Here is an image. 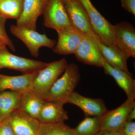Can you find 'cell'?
Here are the masks:
<instances>
[{
	"label": "cell",
	"instance_id": "cell-1",
	"mask_svg": "<svg viewBox=\"0 0 135 135\" xmlns=\"http://www.w3.org/2000/svg\"><path fill=\"white\" fill-rule=\"evenodd\" d=\"M80 80L79 68L74 63L68 64L63 75L59 78L43 98L45 101H56L66 103L74 92Z\"/></svg>",
	"mask_w": 135,
	"mask_h": 135
},
{
	"label": "cell",
	"instance_id": "cell-2",
	"mask_svg": "<svg viewBox=\"0 0 135 135\" xmlns=\"http://www.w3.org/2000/svg\"><path fill=\"white\" fill-rule=\"evenodd\" d=\"M68 64L65 58L48 63L46 67L38 71L31 91L43 99Z\"/></svg>",
	"mask_w": 135,
	"mask_h": 135
},
{
	"label": "cell",
	"instance_id": "cell-3",
	"mask_svg": "<svg viewBox=\"0 0 135 135\" xmlns=\"http://www.w3.org/2000/svg\"><path fill=\"white\" fill-rule=\"evenodd\" d=\"M86 10L94 33L99 41L106 46L116 44L114 25L96 9L90 0H80Z\"/></svg>",
	"mask_w": 135,
	"mask_h": 135
},
{
	"label": "cell",
	"instance_id": "cell-4",
	"mask_svg": "<svg viewBox=\"0 0 135 135\" xmlns=\"http://www.w3.org/2000/svg\"><path fill=\"white\" fill-rule=\"evenodd\" d=\"M10 31L25 44L31 55L35 57L38 56L39 50L41 47L53 49L56 44V41L49 38L45 34H42L36 31L16 25L11 26Z\"/></svg>",
	"mask_w": 135,
	"mask_h": 135
},
{
	"label": "cell",
	"instance_id": "cell-5",
	"mask_svg": "<svg viewBox=\"0 0 135 135\" xmlns=\"http://www.w3.org/2000/svg\"><path fill=\"white\" fill-rule=\"evenodd\" d=\"M42 15L45 26L57 32L72 26L63 0H48Z\"/></svg>",
	"mask_w": 135,
	"mask_h": 135
},
{
	"label": "cell",
	"instance_id": "cell-6",
	"mask_svg": "<svg viewBox=\"0 0 135 135\" xmlns=\"http://www.w3.org/2000/svg\"><path fill=\"white\" fill-rule=\"evenodd\" d=\"M72 26L83 35L97 36L88 15L80 0H63Z\"/></svg>",
	"mask_w": 135,
	"mask_h": 135
},
{
	"label": "cell",
	"instance_id": "cell-7",
	"mask_svg": "<svg viewBox=\"0 0 135 135\" xmlns=\"http://www.w3.org/2000/svg\"><path fill=\"white\" fill-rule=\"evenodd\" d=\"M47 64V63L15 55L10 53L7 47L0 49V69L8 68L25 74L38 71Z\"/></svg>",
	"mask_w": 135,
	"mask_h": 135
},
{
	"label": "cell",
	"instance_id": "cell-8",
	"mask_svg": "<svg viewBox=\"0 0 135 135\" xmlns=\"http://www.w3.org/2000/svg\"><path fill=\"white\" fill-rule=\"evenodd\" d=\"M135 100L127 98L118 108L108 110L100 118V130L122 131L128 114L135 107Z\"/></svg>",
	"mask_w": 135,
	"mask_h": 135
},
{
	"label": "cell",
	"instance_id": "cell-9",
	"mask_svg": "<svg viewBox=\"0 0 135 135\" xmlns=\"http://www.w3.org/2000/svg\"><path fill=\"white\" fill-rule=\"evenodd\" d=\"M97 38L84 35L74 54L77 60L85 64L103 68L104 60L97 43Z\"/></svg>",
	"mask_w": 135,
	"mask_h": 135
},
{
	"label": "cell",
	"instance_id": "cell-10",
	"mask_svg": "<svg viewBox=\"0 0 135 135\" xmlns=\"http://www.w3.org/2000/svg\"><path fill=\"white\" fill-rule=\"evenodd\" d=\"M8 120L15 135H37L40 123L20 108L14 111Z\"/></svg>",
	"mask_w": 135,
	"mask_h": 135
},
{
	"label": "cell",
	"instance_id": "cell-11",
	"mask_svg": "<svg viewBox=\"0 0 135 135\" xmlns=\"http://www.w3.org/2000/svg\"><path fill=\"white\" fill-rule=\"evenodd\" d=\"M116 44L129 57H135V29L129 22L114 25Z\"/></svg>",
	"mask_w": 135,
	"mask_h": 135
},
{
	"label": "cell",
	"instance_id": "cell-12",
	"mask_svg": "<svg viewBox=\"0 0 135 135\" xmlns=\"http://www.w3.org/2000/svg\"><path fill=\"white\" fill-rule=\"evenodd\" d=\"M57 32L58 40L53 49V52L61 55L74 54L83 35L72 26Z\"/></svg>",
	"mask_w": 135,
	"mask_h": 135
},
{
	"label": "cell",
	"instance_id": "cell-13",
	"mask_svg": "<svg viewBox=\"0 0 135 135\" xmlns=\"http://www.w3.org/2000/svg\"><path fill=\"white\" fill-rule=\"evenodd\" d=\"M66 103L79 107L83 111L85 117H101L108 110L103 99L86 97L76 92L71 95Z\"/></svg>",
	"mask_w": 135,
	"mask_h": 135
},
{
	"label": "cell",
	"instance_id": "cell-14",
	"mask_svg": "<svg viewBox=\"0 0 135 135\" xmlns=\"http://www.w3.org/2000/svg\"><path fill=\"white\" fill-rule=\"evenodd\" d=\"M48 0H25L21 16L16 25L36 31V22Z\"/></svg>",
	"mask_w": 135,
	"mask_h": 135
},
{
	"label": "cell",
	"instance_id": "cell-15",
	"mask_svg": "<svg viewBox=\"0 0 135 135\" xmlns=\"http://www.w3.org/2000/svg\"><path fill=\"white\" fill-rule=\"evenodd\" d=\"M38 73L16 76L0 74V92L10 90L23 94L31 91L34 80Z\"/></svg>",
	"mask_w": 135,
	"mask_h": 135
},
{
	"label": "cell",
	"instance_id": "cell-16",
	"mask_svg": "<svg viewBox=\"0 0 135 135\" xmlns=\"http://www.w3.org/2000/svg\"><path fill=\"white\" fill-rule=\"evenodd\" d=\"M96 41L102 56L109 65L131 74L128 68L127 60L129 57L126 53L116 44L107 46L101 43L98 38Z\"/></svg>",
	"mask_w": 135,
	"mask_h": 135
},
{
	"label": "cell",
	"instance_id": "cell-17",
	"mask_svg": "<svg viewBox=\"0 0 135 135\" xmlns=\"http://www.w3.org/2000/svg\"><path fill=\"white\" fill-rule=\"evenodd\" d=\"M64 105L56 101H45L37 119L40 123H64L69 117Z\"/></svg>",
	"mask_w": 135,
	"mask_h": 135
},
{
	"label": "cell",
	"instance_id": "cell-18",
	"mask_svg": "<svg viewBox=\"0 0 135 135\" xmlns=\"http://www.w3.org/2000/svg\"><path fill=\"white\" fill-rule=\"evenodd\" d=\"M103 68L104 73L113 77L118 86L124 90L127 98L135 100V80L131 74H129L122 70L112 67L105 60Z\"/></svg>",
	"mask_w": 135,
	"mask_h": 135
},
{
	"label": "cell",
	"instance_id": "cell-19",
	"mask_svg": "<svg viewBox=\"0 0 135 135\" xmlns=\"http://www.w3.org/2000/svg\"><path fill=\"white\" fill-rule=\"evenodd\" d=\"M22 94L11 90L0 92V123L20 108Z\"/></svg>",
	"mask_w": 135,
	"mask_h": 135
},
{
	"label": "cell",
	"instance_id": "cell-20",
	"mask_svg": "<svg viewBox=\"0 0 135 135\" xmlns=\"http://www.w3.org/2000/svg\"><path fill=\"white\" fill-rule=\"evenodd\" d=\"M41 98L31 91L22 94L20 108L33 118L37 119L44 103Z\"/></svg>",
	"mask_w": 135,
	"mask_h": 135
},
{
	"label": "cell",
	"instance_id": "cell-21",
	"mask_svg": "<svg viewBox=\"0 0 135 135\" xmlns=\"http://www.w3.org/2000/svg\"><path fill=\"white\" fill-rule=\"evenodd\" d=\"M25 0H0V15L17 20L22 15Z\"/></svg>",
	"mask_w": 135,
	"mask_h": 135
},
{
	"label": "cell",
	"instance_id": "cell-22",
	"mask_svg": "<svg viewBox=\"0 0 135 135\" xmlns=\"http://www.w3.org/2000/svg\"><path fill=\"white\" fill-rule=\"evenodd\" d=\"M101 117H85L75 128L76 135H95L100 130Z\"/></svg>",
	"mask_w": 135,
	"mask_h": 135
},
{
	"label": "cell",
	"instance_id": "cell-23",
	"mask_svg": "<svg viewBox=\"0 0 135 135\" xmlns=\"http://www.w3.org/2000/svg\"><path fill=\"white\" fill-rule=\"evenodd\" d=\"M37 135H76L74 128L64 123H40Z\"/></svg>",
	"mask_w": 135,
	"mask_h": 135
},
{
	"label": "cell",
	"instance_id": "cell-24",
	"mask_svg": "<svg viewBox=\"0 0 135 135\" xmlns=\"http://www.w3.org/2000/svg\"><path fill=\"white\" fill-rule=\"evenodd\" d=\"M7 19L0 15V39L11 49L15 51L16 49L13 42L11 40L5 29V25Z\"/></svg>",
	"mask_w": 135,
	"mask_h": 135
},
{
	"label": "cell",
	"instance_id": "cell-25",
	"mask_svg": "<svg viewBox=\"0 0 135 135\" xmlns=\"http://www.w3.org/2000/svg\"><path fill=\"white\" fill-rule=\"evenodd\" d=\"M0 135H15L8 118L0 123Z\"/></svg>",
	"mask_w": 135,
	"mask_h": 135
},
{
	"label": "cell",
	"instance_id": "cell-26",
	"mask_svg": "<svg viewBox=\"0 0 135 135\" xmlns=\"http://www.w3.org/2000/svg\"><path fill=\"white\" fill-rule=\"evenodd\" d=\"M122 6L128 12L135 15V0H120Z\"/></svg>",
	"mask_w": 135,
	"mask_h": 135
},
{
	"label": "cell",
	"instance_id": "cell-27",
	"mask_svg": "<svg viewBox=\"0 0 135 135\" xmlns=\"http://www.w3.org/2000/svg\"><path fill=\"white\" fill-rule=\"evenodd\" d=\"M122 131L124 135H135L134 122H126Z\"/></svg>",
	"mask_w": 135,
	"mask_h": 135
},
{
	"label": "cell",
	"instance_id": "cell-28",
	"mask_svg": "<svg viewBox=\"0 0 135 135\" xmlns=\"http://www.w3.org/2000/svg\"><path fill=\"white\" fill-rule=\"evenodd\" d=\"M95 135H124L122 131L112 130H100Z\"/></svg>",
	"mask_w": 135,
	"mask_h": 135
},
{
	"label": "cell",
	"instance_id": "cell-29",
	"mask_svg": "<svg viewBox=\"0 0 135 135\" xmlns=\"http://www.w3.org/2000/svg\"><path fill=\"white\" fill-rule=\"evenodd\" d=\"M135 119V107L131 109L128 114L127 121H133Z\"/></svg>",
	"mask_w": 135,
	"mask_h": 135
},
{
	"label": "cell",
	"instance_id": "cell-30",
	"mask_svg": "<svg viewBox=\"0 0 135 135\" xmlns=\"http://www.w3.org/2000/svg\"><path fill=\"white\" fill-rule=\"evenodd\" d=\"M6 47H7V45L2 40L0 39V49L4 48Z\"/></svg>",
	"mask_w": 135,
	"mask_h": 135
}]
</instances>
